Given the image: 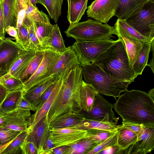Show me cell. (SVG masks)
<instances>
[{
	"label": "cell",
	"mask_w": 154,
	"mask_h": 154,
	"mask_svg": "<svg viewBox=\"0 0 154 154\" xmlns=\"http://www.w3.org/2000/svg\"><path fill=\"white\" fill-rule=\"evenodd\" d=\"M122 122L154 128V100L144 91L126 90L113 104Z\"/></svg>",
	"instance_id": "1"
},
{
	"label": "cell",
	"mask_w": 154,
	"mask_h": 154,
	"mask_svg": "<svg viewBox=\"0 0 154 154\" xmlns=\"http://www.w3.org/2000/svg\"><path fill=\"white\" fill-rule=\"evenodd\" d=\"M82 67L80 65L71 69L54 99L47 115L49 125L57 116L82 110L80 90L83 78Z\"/></svg>",
	"instance_id": "2"
},
{
	"label": "cell",
	"mask_w": 154,
	"mask_h": 154,
	"mask_svg": "<svg viewBox=\"0 0 154 154\" xmlns=\"http://www.w3.org/2000/svg\"><path fill=\"white\" fill-rule=\"evenodd\" d=\"M93 63L98 66L110 78L119 82L131 83L136 77L130 65L124 42L120 37Z\"/></svg>",
	"instance_id": "3"
},
{
	"label": "cell",
	"mask_w": 154,
	"mask_h": 154,
	"mask_svg": "<svg viewBox=\"0 0 154 154\" xmlns=\"http://www.w3.org/2000/svg\"><path fill=\"white\" fill-rule=\"evenodd\" d=\"M82 67L84 82L91 85L100 94L112 96L116 100L120 94L127 90L131 83L128 82H119L110 78L98 66L93 63Z\"/></svg>",
	"instance_id": "4"
},
{
	"label": "cell",
	"mask_w": 154,
	"mask_h": 154,
	"mask_svg": "<svg viewBox=\"0 0 154 154\" xmlns=\"http://www.w3.org/2000/svg\"><path fill=\"white\" fill-rule=\"evenodd\" d=\"M64 32L76 41L86 42L111 38L112 35H118L114 26L91 19L70 25Z\"/></svg>",
	"instance_id": "5"
},
{
	"label": "cell",
	"mask_w": 154,
	"mask_h": 154,
	"mask_svg": "<svg viewBox=\"0 0 154 154\" xmlns=\"http://www.w3.org/2000/svg\"><path fill=\"white\" fill-rule=\"evenodd\" d=\"M125 20L142 35L152 41L154 39V2L149 1Z\"/></svg>",
	"instance_id": "6"
},
{
	"label": "cell",
	"mask_w": 154,
	"mask_h": 154,
	"mask_svg": "<svg viewBox=\"0 0 154 154\" xmlns=\"http://www.w3.org/2000/svg\"><path fill=\"white\" fill-rule=\"evenodd\" d=\"M116 41L111 38L90 42L76 41L72 46L82 66L94 63L100 54Z\"/></svg>",
	"instance_id": "7"
},
{
	"label": "cell",
	"mask_w": 154,
	"mask_h": 154,
	"mask_svg": "<svg viewBox=\"0 0 154 154\" xmlns=\"http://www.w3.org/2000/svg\"><path fill=\"white\" fill-rule=\"evenodd\" d=\"M44 50L43 59L37 69L28 80L23 83V94L51 76L55 64L62 53L49 49Z\"/></svg>",
	"instance_id": "8"
},
{
	"label": "cell",
	"mask_w": 154,
	"mask_h": 154,
	"mask_svg": "<svg viewBox=\"0 0 154 154\" xmlns=\"http://www.w3.org/2000/svg\"><path fill=\"white\" fill-rule=\"evenodd\" d=\"M113 107V105L98 92L91 111L88 112L82 109L79 113L86 119L117 125L119 117H116L112 110Z\"/></svg>",
	"instance_id": "9"
},
{
	"label": "cell",
	"mask_w": 154,
	"mask_h": 154,
	"mask_svg": "<svg viewBox=\"0 0 154 154\" xmlns=\"http://www.w3.org/2000/svg\"><path fill=\"white\" fill-rule=\"evenodd\" d=\"M12 39L9 37L5 38L0 44V77L9 72L14 63L25 50Z\"/></svg>",
	"instance_id": "10"
},
{
	"label": "cell",
	"mask_w": 154,
	"mask_h": 154,
	"mask_svg": "<svg viewBox=\"0 0 154 154\" xmlns=\"http://www.w3.org/2000/svg\"><path fill=\"white\" fill-rule=\"evenodd\" d=\"M120 0H95L88 7L87 14L95 20L107 23L115 15Z\"/></svg>",
	"instance_id": "11"
},
{
	"label": "cell",
	"mask_w": 154,
	"mask_h": 154,
	"mask_svg": "<svg viewBox=\"0 0 154 154\" xmlns=\"http://www.w3.org/2000/svg\"><path fill=\"white\" fill-rule=\"evenodd\" d=\"M49 130L50 136L54 144V148L64 145H71L85 137L87 133V131L75 126L51 128Z\"/></svg>",
	"instance_id": "12"
},
{
	"label": "cell",
	"mask_w": 154,
	"mask_h": 154,
	"mask_svg": "<svg viewBox=\"0 0 154 154\" xmlns=\"http://www.w3.org/2000/svg\"><path fill=\"white\" fill-rule=\"evenodd\" d=\"M70 70L66 71L60 75L57 80L55 86L48 98L41 107L31 116L28 124L27 131L31 130L36 124L47 115L54 99L66 79Z\"/></svg>",
	"instance_id": "13"
},
{
	"label": "cell",
	"mask_w": 154,
	"mask_h": 154,
	"mask_svg": "<svg viewBox=\"0 0 154 154\" xmlns=\"http://www.w3.org/2000/svg\"><path fill=\"white\" fill-rule=\"evenodd\" d=\"M3 115L4 120L2 126L20 132L27 131L31 116L30 111L17 109Z\"/></svg>",
	"instance_id": "14"
},
{
	"label": "cell",
	"mask_w": 154,
	"mask_h": 154,
	"mask_svg": "<svg viewBox=\"0 0 154 154\" xmlns=\"http://www.w3.org/2000/svg\"><path fill=\"white\" fill-rule=\"evenodd\" d=\"M80 65L78 57L72 46L66 48L62 53L54 68L51 76H59Z\"/></svg>",
	"instance_id": "15"
},
{
	"label": "cell",
	"mask_w": 154,
	"mask_h": 154,
	"mask_svg": "<svg viewBox=\"0 0 154 154\" xmlns=\"http://www.w3.org/2000/svg\"><path fill=\"white\" fill-rule=\"evenodd\" d=\"M47 116L41 119L30 131H28L25 140L32 142L38 151L42 154L43 146L49 132Z\"/></svg>",
	"instance_id": "16"
},
{
	"label": "cell",
	"mask_w": 154,
	"mask_h": 154,
	"mask_svg": "<svg viewBox=\"0 0 154 154\" xmlns=\"http://www.w3.org/2000/svg\"><path fill=\"white\" fill-rule=\"evenodd\" d=\"M134 154H146L154 149V128L145 127L131 145Z\"/></svg>",
	"instance_id": "17"
},
{
	"label": "cell",
	"mask_w": 154,
	"mask_h": 154,
	"mask_svg": "<svg viewBox=\"0 0 154 154\" xmlns=\"http://www.w3.org/2000/svg\"><path fill=\"white\" fill-rule=\"evenodd\" d=\"M36 51L35 50L33 49L24 50L14 63L9 72L0 78L5 79L14 77L18 78L35 56Z\"/></svg>",
	"instance_id": "18"
},
{
	"label": "cell",
	"mask_w": 154,
	"mask_h": 154,
	"mask_svg": "<svg viewBox=\"0 0 154 154\" xmlns=\"http://www.w3.org/2000/svg\"><path fill=\"white\" fill-rule=\"evenodd\" d=\"M150 0L154 2V0H120L115 15L118 19L126 20Z\"/></svg>",
	"instance_id": "19"
},
{
	"label": "cell",
	"mask_w": 154,
	"mask_h": 154,
	"mask_svg": "<svg viewBox=\"0 0 154 154\" xmlns=\"http://www.w3.org/2000/svg\"><path fill=\"white\" fill-rule=\"evenodd\" d=\"M85 119L79 112H70L60 115L49 124V129L59 128L75 126Z\"/></svg>",
	"instance_id": "20"
},
{
	"label": "cell",
	"mask_w": 154,
	"mask_h": 154,
	"mask_svg": "<svg viewBox=\"0 0 154 154\" xmlns=\"http://www.w3.org/2000/svg\"><path fill=\"white\" fill-rule=\"evenodd\" d=\"M53 26L51 32L43 42L42 47L44 50L49 49L57 52L63 53L66 47L57 24Z\"/></svg>",
	"instance_id": "21"
},
{
	"label": "cell",
	"mask_w": 154,
	"mask_h": 154,
	"mask_svg": "<svg viewBox=\"0 0 154 154\" xmlns=\"http://www.w3.org/2000/svg\"><path fill=\"white\" fill-rule=\"evenodd\" d=\"M98 92L91 85L82 80L80 88L79 97L82 110L89 112L91 110Z\"/></svg>",
	"instance_id": "22"
},
{
	"label": "cell",
	"mask_w": 154,
	"mask_h": 154,
	"mask_svg": "<svg viewBox=\"0 0 154 154\" xmlns=\"http://www.w3.org/2000/svg\"><path fill=\"white\" fill-rule=\"evenodd\" d=\"M88 0H67V17L70 25L79 22L87 8Z\"/></svg>",
	"instance_id": "23"
},
{
	"label": "cell",
	"mask_w": 154,
	"mask_h": 154,
	"mask_svg": "<svg viewBox=\"0 0 154 154\" xmlns=\"http://www.w3.org/2000/svg\"><path fill=\"white\" fill-rule=\"evenodd\" d=\"M60 76H51L42 82L23 93L22 96L35 108L38 100L44 92L53 82Z\"/></svg>",
	"instance_id": "24"
},
{
	"label": "cell",
	"mask_w": 154,
	"mask_h": 154,
	"mask_svg": "<svg viewBox=\"0 0 154 154\" xmlns=\"http://www.w3.org/2000/svg\"><path fill=\"white\" fill-rule=\"evenodd\" d=\"M114 27L119 35L126 36L137 40L142 44L151 43L152 41L142 35L132 27L129 25L125 20L118 19Z\"/></svg>",
	"instance_id": "25"
},
{
	"label": "cell",
	"mask_w": 154,
	"mask_h": 154,
	"mask_svg": "<svg viewBox=\"0 0 154 154\" xmlns=\"http://www.w3.org/2000/svg\"><path fill=\"white\" fill-rule=\"evenodd\" d=\"M99 144L94 139L85 137L69 146L67 154H88Z\"/></svg>",
	"instance_id": "26"
},
{
	"label": "cell",
	"mask_w": 154,
	"mask_h": 154,
	"mask_svg": "<svg viewBox=\"0 0 154 154\" xmlns=\"http://www.w3.org/2000/svg\"><path fill=\"white\" fill-rule=\"evenodd\" d=\"M151 45V43L142 44V48L132 66V69L136 77L139 75L142 74L144 69L147 65Z\"/></svg>",
	"instance_id": "27"
},
{
	"label": "cell",
	"mask_w": 154,
	"mask_h": 154,
	"mask_svg": "<svg viewBox=\"0 0 154 154\" xmlns=\"http://www.w3.org/2000/svg\"><path fill=\"white\" fill-rule=\"evenodd\" d=\"M22 89L8 91L0 106V115L16 109L17 104L22 96Z\"/></svg>",
	"instance_id": "28"
},
{
	"label": "cell",
	"mask_w": 154,
	"mask_h": 154,
	"mask_svg": "<svg viewBox=\"0 0 154 154\" xmlns=\"http://www.w3.org/2000/svg\"><path fill=\"white\" fill-rule=\"evenodd\" d=\"M122 125L108 122H99L85 118L84 119L75 127L87 131L92 128L101 129L113 131H117Z\"/></svg>",
	"instance_id": "29"
},
{
	"label": "cell",
	"mask_w": 154,
	"mask_h": 154,
	"mask_svg": "<svg viewBox=\"0 0 154 154\" xmlns=\"http://www.w3.org/2000/svg\"><path fill=\"white\" fill-rule=\"evenodd\" d=\"M118 37L121 38L124 42L130 64L132 68L142 48V44L137 40L126 36L119 35Z\"/></svg>",
	"instance_id": "30"
},
{
	"label": "cell",
	"mask_w": 154,
	"mask_h": 154,
	"mask_svg": "<svg viewBox=\"0 0 154 154\" xmlns=\"http://www.w3.org/2000/svg\"><path fill=\"white\" fill-rule=\"evenodd\" d=\"M44 54V50L36 51L35 56L18 78L23 83L28 80L35 72L42 60Z\"/></svg>",
	"instance_id": "31"
},
{
	"label": "cell",
	"mask_w": 154,
	"mask_h": 154,
	"mask_svg": "<svg viewBox=\"0 0 154 154\" xmlns=\"http://www.w3.org/2000/svg\"><path fill=\"white\" fill-rule=\"evenodd\" d=\"M137 140V136L134 131L122 125L119 128L117 144L122 149H126Z\"/></svg>",
	"instance_id": "32"
},
{
	"label": "cell",
	"mask_w": 154,
	"mask_h": 154,
	"mask_svg": "<svg viewBox=\"0 0 154 154\" xmlns=\"http://www.w3.org/2000/svg\"><path fill=\"white\" fill-rule=\"evenodd\" d=\"M63 0H37V3L43 5L46 8L49 17L56 23L61 14Z\"/></svg>",
	"instance_id": "33"
},
{
	"label": "cell",
	"mask_w": 154,
	"mask_h": 154,
	"mask_svg": "<svg viewBox=\"0 0 154 154\" xmlns=\"http://www.w3.org/2000/svg\"><path fill=\"white\" fill-rule=\"evenodd\" d=\"M27 134V131L21 132L4 150L2 154H22L20 145L25 140Z\"/></svg>",
	"instance_id": "34"
},
{
	"label": "cell",
	"mask_w": 154,
	"mask_h": 154,
	"mask_svg": "<svg viewBox=\"0 0 154 154\" xmlns=\"http://www.w3.org/2000/svg\"><path fill=\"white\" fill-rule=\"evenodd\" d=\"M0 3L3 10L5 29L8 26L16 28L17 21L16 10L6 3L4 2Z\"/></svg>",
	"instance_id": "35"
},
{
	"label": "cell",
	"mask_w": 154,
	"mask_h": 154,
	"mask_svg": "<svg viewBox=\"0 0 154 154\" xmlns=\"http://www.w3.org/2000/svg\"><path fill=\"white\" fill-rule=\"evenodd\" d=\"M33 23L35 34L42 47L43 42L51 32L53 25L36 21L33 22Z\"/></svg>",
	"instance_id": "36"
},
{
	"label": "cell",
	"mask_w": 154,
	"mask_h": 154,
	"mask_svg": "<svg viewBox=\"0 0 154 154\" xmlns=\"http://www.w3.org/2000/svg\"><path fill=\"white\" fill-rule=\"evenodd\" d=\"M85 137L91 138L100 143L115 134L117 131L92 128L87 131Z\"/></svg>",
	"instance_id": "37"
},
{
	"label": "cell",
	"mask_w": 154,
	"mask_h": 154,
	"mask_svg": "<svg viewBox=\"0 0 154 154\" xmlns=\"http://www.w3.org/2000/svg\"><path fill=\"white\" fill-rule=\"evenodd\" d=\"M0 84L3 85L8 91L21 89L23 82L18 78L10 77L5 79L0 78Z\"/></svg>",
	"instance_id": "38"
},
{
	"label": "cell",
	"mask_w": 154,
	"mask_h": 154,
	"mask_svg": "<svg viewBox=\"0 0 154 154\" xmlns=\"http://www.w3.org/2000/svg\"><path fill=\"white\" fill-rule=\"evenodd\" d=\"M17 30L19 41V44L26 50L30 49L29 48L30 37L27 27L22 23Z\"/></svg>",
	"instance_id": "39"
},
{
	"label": "cell",
	"mask_w": 154,
	"mask_h": 154,
	"mask_svg": "<svg viewBox=\"0 0 154 154\" xmlns=\"http://www.w3.org/2000/svg\"><path fill=\"white\" fill-rule=\"evenodd\" d=\"M21 132L0 127V144H5L14 139Z\"/></svg>",
	"instance_id": "40"
},
{
	"label": "cell",
	"mask_w": 154,
	"mask_h": 154,
	"mask_svg": "<svg viewBox=\"0 0 154 154\" xmlns=\"http://www.w3.org/2000/svg\"><path fill=\"white\" fill-rule=\"evenodd\" d=\"M118 131L114 135L107 139L97 145L88 154H98L105 148L117 143Z\"/></svg>",
	"instance_id": "41"
},
{
	"label": "cell",
	"mask_w": 154,
	"mask_h": 154,
	"mask_svg": "<svg viewBox=\"0 0 154 154\" xmlns=\"http://www.w3.org/2000/svg\"><path fill=\"white\" fill-rule=\"evenodd\" d=\"M26 27L28 29L30 37L29 49H35L36 51L44 50L35 34L33 22Z\"/></svg>",
	"instance_id": "42"
},
{
	"label": "cell",
	"mask_w": 154,
	"mask_h": 154,
	"mask_svg": "<svg viewBox=\"0 0 154 154\" xmlns=\"http://www.w3.org/2000/svg\"><path fill=\"white\" fill-rule=\"evenodd\" d=\"M59 77L56 79L43 93L35 107L36 111L39 109L48 98L53 91L55 86L56 82Z\"/></svg>",
	"instance_id": "43"
},
{
	"label": "cell",
	"mask_w": 154,
	"mask_h": 154,
	"mask_svg": "<svg viewBox=\"0 0 154 154\" xmlns=\"http://www.w3.org/2000/svg\"><path fill=\"white\" fill-rule=\"evenodd\" d=\"M22 154H38V151L34 143L25 140L20 145Z\"/></svg>",
	"instance_id": "44"
},
{
	"label": "cell",
	"mask_w": 154,
	"mask_h": 154,
	"mask_svg": "<svg viewBox=\"0 0 154 154\" xmlns=\"http://www.w3.org/2000/svg\"><path fill=\"white\" fill-rule=\"evenodd\" d=\"M26 17L32 22L36 21L48 23H50L48 16L42 11H39L38 9L32 15Z\"/></svg>",
	"instance_id": "45"
},
{
	"label": "cell",
	"mask_w": 154,
	"mask_h": 154,
	"mask_svg": "<svg viewBox=\"0 0 154 154\" xmlns=\"http://www.w3.org/2000/svg\"><path fill=\"white\" fill-rule=\"evenodd\" d=\"M125 149H122L117 143L109 146L99 152L98 154H124Z\"/></svg>",
	"instance_id": "46"
},
{
	"label": "cell",
	"mask_w": 154,
	"mask_h": 154,
	"mask_svg": "<svg viewBox=\"0 0 154 154\" xmlns=\"http://www.w3.org/2000/svg\"><path fill=\"white\" fill-rule=\"evenodd\" d=\"M122 126L134 131L137 136L145 127L143 125L130 122H122Z\"/></svg>",
	"instance_id": "47"
},
{
	"label": "cell",
	"mask_w": 154,
	"mask_h": 154,
	"mask_svg": "<svg viewBox=\"0 0 154 154\" xmlns=\"http://www.w3.org/2000/svg\"><path fill=\"white\" fill-rule=\"evenodd\" d=\"M23 109L33 111H35L34 106L26 100L22 96L19 100L17 105L16 109Z\"/></svg>",
	"instance_id": "48"
},
{
	"label": "cell",
	"mask_w": 154,
	"mask_h": 154,
	"mask_svg": "<svg viewBox=\"0 0 154 154\" xmlns=\"http://www.w3.org/2000/svg\"><path fill=\"white\" fill-rule=\"evenodd\" d=\"M54 148V144L50 136L49 130V133L43 146L42 154H52V150Z\"/></svg>",
	"instance_id": "49"
},
{
	"label": "cell",
	"mask_w": 154,
	"mask_h": 154,
	"mask_svg": "<svg viewBox=\"0 0 154 154\" xmlns=\"http://www.w3.org/2000/svg\"><path fill=\"white\" fill-rule=\"evenodd\" d=\"M6 33L2 7L0 3V38L3 40Z\"/></svg>",
	"instance_id": "50"
},
{
	"label": "cell",
	"mask_w": 154,
	"mask_h": 154,
	"mask_svg": "<svg viewBox=\"0 0 154 154\" xmlns=\"http://www.w3.org/2000/svg\"><path fill=\"white\" fill-rule=\"evenodd\" d=\"M5 31L9 35L14 38L16 42L19 44V41L17 32L15 27L13 26H8L6 27Z\"/></svg>",
	"instance_id": "51"
},
{
	"label": "cell",
	"mask_w": 154,
	"mask_h": 154,
	"mask_svg": "<svg viewBox=\"0 0 154 154\" xmlns=\"http://www.w3.org/2000/svg\"><path fill=\"white\" fill-rule=\"evenodd\" d=\"M37 7H34L28 0L25 10V17H28L33 14L38 9Z\"/></svg>",
	"instance_id": "52"
},
{
	"label": "cell",
	"mask_w": 154,
	"mask_h": 154,
	"mask_svg": "<svg viewBox=\"0 0 154 154\" xmlns=\"http://www.w3.org/2000/svg\"><path fill=\"white\" fill-rule=\"evenodd\" d=\"M69 146L64 145L55 147L52 150V154H67Z\"/></svg>",
	"instance_id": "53"
},
{
	"label": "cell",
	"mask_w": 154,
	"mask_h": 154,
	"mask_svg": "<svg viewBox=\"0 0 154 154\" xmlns=\"http://www.w3.org/2000/svg\"><path fill=\"white\" fill-rule=\"evenodd\" d=\"M8 92V90L0 84V106L5 98Z\"/></svg>",
	"instance_id": "54"
},
{
	"label": "cell",
	"mask_w": 154,
	"mask_h": 154,
	"mask_svg": "<svg viewBox=\"0 0 154 154\" xmlns=\"http://www.w3.org/2000/svg\"><path fill=\"white\" fill-rule=\"evenodd\" d=\"M151 50L152 52V59L150 60L149 63L148 65L149 67L151 69L153 73H154V40H153L151 42Z\"/></svg>",
	"instance_id": "55"
},
{
	"label": "cell",
	"mask_w": 154,
	"mask_h": 154,
	"mask_svg": "<svg viewBox=\"0 0 154 154\" xmlns=\"http://www.w3.org/2000/svg\"><path fill=\"white\" fill-rule=\"evenodd\" d=\"M13 140H11L10 142H9V143H7L3 145L0 144V154H2V153L3 151L12 142V141H13Z\"/></svg>",
	"instance_id": "56"
},
{
	"label": "cell",
	"mask_w": 154,
	"mask_h": 154,
	"mask_svg": "<svg viewBox=\"0 0 154 154\" xmlns=\"http://www.w3.org/2000/svg\"><path fill=\"white\" fill-rule=\"evenodd\" d=\"M148 94L154 100V88H153L149 90Z\"/></svg>",
	"instance_id": "57"
},
{
	"label": "cell",
	"mask_w": 154,
	"mask_h": 154,
	"mask_svg": "<svg viewBox=\"0 0 154 154\" xmlns=\"http://www.w3.org/2000/svg\"><path fill=\"white\" fill-rule=\"evenodd\" d=\"M4 120V115H0V127L2 126Z\"/></svg>",
	"instance_id": "58"
},
{
	"label": "cell",
	"mask_w": 154,
	"mask_h": 154,
	"mask_svg": "<svg viewBox=\"0 0 154 154\" xmlns=\"http://www.w3.org/2000/svg\"><path fill=\"white\" fill-rule=\"evenodd\" d=\"M28 0H17V1L22 4H24L26 5H27V2Z\"/></svg>",
	"instance_id": "59"
},
{
	"label": "cell",
	"mask_w": 154,
	"mask_h": 154,
	"mask_svg": "<svg viewBox=\"0 0 154 154\" xmlns=\"http://www.w3.org/2000/svg\"><path fill=\"white\" fill-rule=\"evenodd\" d=\"M31 3L34 7H36V4L37 3V0H29Z\"/></svg>",
	"instance_id": "60"
},
{
	"label": "cell",
	"mask_w": 154,
	"mask_h": 154,
	"mask_svg": "<svg viewBox=\"0 0 154 154\" xmlns=\"http://www.w3.org/2000/svg\"><path fill=\"white\" fill-rule=\"evenodd\" d=\"M3 40L0 38V44L2 42Z\"/></svg>",
	"instance_id": "61"
},
{
	"label": "cell",
	"mask_w": 154,
	"mask_h": 154,
	"mask_svg": "<svg viewBox=\"0 0 154 154\" xmlns=\"http://www.w3.org/2000/svg\"><path fill=\"white\" fill-rule=\"evenodd\" d=\"M2 1V0H0V2Z\"/></svg>",
	"instance_id": "62"
}]
</instances>
